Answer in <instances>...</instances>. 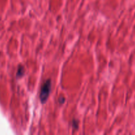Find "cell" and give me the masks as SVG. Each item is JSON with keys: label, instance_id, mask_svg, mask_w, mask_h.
I'll return each instance as SVG.
<instances>
[{"label": "cell", "instance_id": "6da1fadb", "mask_svg": "<svg viewBox=\"0 0 135 135\" xmlns=\"http://www.w3.org/2000/svg\"><path fill=\"white\" fill-rule=\"evenodd\" d=\"M51 90V81L50 79H47L44 82L41 87L40 94V98L42 104H45L47 101V98L49 97L50 92Z\"/></svg>", "mask_w": 135, "mask_h": 135}, {"label": "cell", "instance_id": "7a4b0ae2", "mask_svg": "<svg viewBox=\"0 0 135 135\" xmlns=\"http://www.w3.org/2000/svg\"><path fill=\"white\" fill-rule=\"evenodd\" d=\"M25 69L22 66H20L18 67V71H17V76H22L25 75Z\"/></svg>", "mask_w": 135, "mask_h": 135}]
</instances>
